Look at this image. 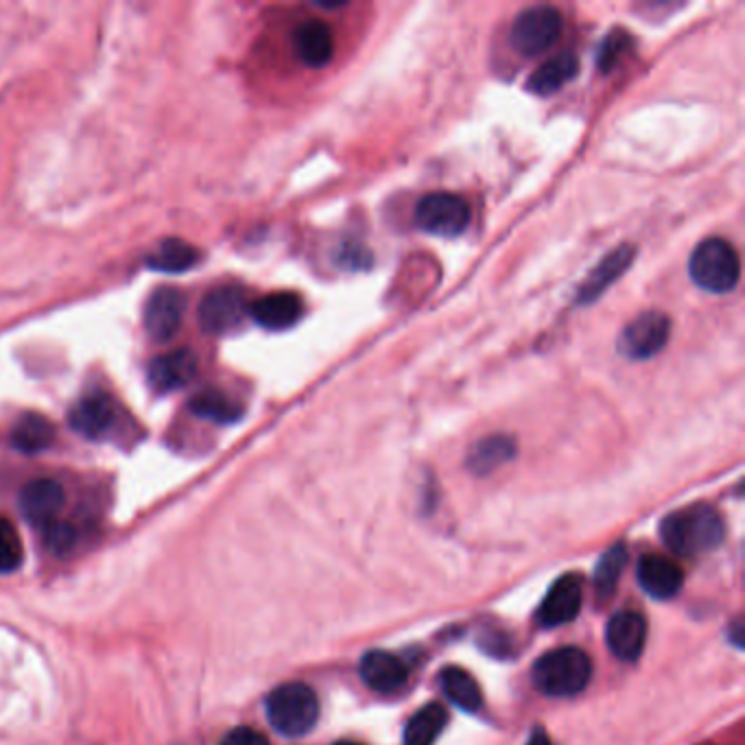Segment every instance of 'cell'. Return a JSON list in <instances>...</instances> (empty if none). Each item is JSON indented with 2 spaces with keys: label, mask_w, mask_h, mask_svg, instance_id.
I'll use <instances>...</instances> for the list:
<instances>
[{
  "label": "cell",
  "mask_w": 745,
  "mask_h": 745,
  "mask_svg": "<svg viewBox=\"0 0 745 745\" xmlns=\"http://www.w3.org/2000/svg\"><path fill=\"white\" fill-rule=\"evenodd\" d=\"M723 533L725 527L719 511L706 502L671 511L660 522L664 546L682 557H695L717 548L723 542Z\"/></svg>",
  "instance_id": "cell-1"
},
{
  "label": "cell",
  "mask_w": 745,
  "mask_h": 745,
  "mask_svg": "<svg viewBox=\"0 0 745 745\" xmlns=\"http://www.w3.org/2000/svg\"><path fill=\"white\" fill-rule=\"evenodd\" d=\"M533 684L548 697H572L581 693L592 677L590 655L579 647H559L546 651L531 669Z\"/></svg>",
  "instance_id": "cell-2"
},
{
  "label": "cell",
  "mask_w": 745,
  "mask_h": 745,
  "mask_svg": "<svg viewBox=\"0 0 745 745\" xmlns=\"http://www.w3.org/2000/svg\"><path fill=\"white\" fill-rule=\"evenodd\" d=\"M264 710L275 732L297 738L315 728L319 719V699L310 686L301 682H286L269 693Z\"/></svg>",
  "instance_id": "cell-3"
},
{
  "label": "cell",
  "mask_w": 745,
  "mask_h": 745,
  "mask_svg": "<svg viewBox=\"0 0 745 745\" xmlns=\"http://www.w3.org/2000/svg\"><path fill=\"white\" fill-rule=\"evenodd\" d=\"M690 280L710 293H730L741 277V262L736 249L714 236L697 245L688 260Z\"/></svg>",
  "instance_id": "cell-4"
},
{
  "label": "cell",
  "mask_w": 745,
  "mask_h": 745,
  "mask_svg": "<svg viewBox=\"0 0 745 745\" xmlns=\"http://www.w3.org/2000/svg\"><path fill=\"white\" fill-rule=\"evenodd\" d=\"M561 13L548 4L529 7L516 15L509 28V44L522 57L546 52L561 35Z\"/></svg>",
  "instance_id": "cell-5"
},
{
  "label": "cell",
  "mask_w": 745,
  "mask_h": 745,
  "mask_svg": "<svg viewBox=\"0 0 745 745\" xmlns=\"http://www.w3.org/2000/svg\"><path fill=\"white\" fill-rule=\"evenodd\" d=\"M415 225L426 234L454 238L470 225V205L454 192L424 194L415 205Z\"/></svg>",
  "instance_id": "cell-6"
},
{
  "label": "cell",
  "mask_w": 745,
  "mask_h": 745,
  "mask_svg": "<svg viewBox=\"0 0 745 745\" xmlns=\"http://www.w3.org/2000/svg\"><path fill=\"white\" fill-rule=\"evenodd\" d=\"M249 315L247 295L236 284H221L205 293L199 304L197 317L205 334H229Z\"/></svg>",
  "instance_id": "cell-7"
},
{
  "label": "cell",
  "mask_w": 745,
  "mask_h": 745,
  "mask_svg": "<svg viewBox=\"0 0 745 745\" xmlns=\"http://www.w3.org/2000/svg\"><path fill=\"white\" fill-rule=\"evenodd\" d=\"M671 336V319L664 312H642L631 319L620 336H618V352L631 360H647L655 356Z\"/></svg>",
  "instance_id": "cell-8"
},
{
  "label": "cell",
  "mask_w": 745,
  "mask_h": 745,
  "mask_svg": "<svg viewBox=\"0 0 745 745\" xmlns=\"http://www.w3.org/2000/svg\"><path fill=\"white\" fill-rule=\"evenodd\" d=\"M186 312V297L175 286H159L151 293L144 306V330L146 334L157 341H170L181 326Z\"/></svg>",
  "instance_id": "cell-9"
},
{
  "label": "cell",
  "mask_w": 745,
  "mask_h": 745,
  "mask_svg": "<svg viewBox=\"0 0 745 745\" xmlns=\"http://www.w3.org/2000/svg\"><path fill=\"white\" fill-rule=\"evenodd\" d=\"M583 601V583L577 575L559 577L542 599L535 620L540 627L553 629L575 620Z\"/></svg>",
  "instance_id": "cell-10"
},
{
  "label": "cell",
  "mask_w": 745,
  "mask_h": 745,
  "mask_svg": "<svg viewBox=\"0 0 745 745\" xmlns=\"http://www.w3.org/2000/svg\"><path fill=\"white\" fill-rule=\"evenodd\" d=\"M20 511L35 527H48L66 505V492L55 478H33L20 492Z\"/></svg>",
  "instance_id": "cell-11"
},
{
  "label": "cell",
  "mask_w": 745,
  "mask_h": 745,
  "mask_svg": "<svg viewBox=\"0 0 745 745\" xmlns=\"http://www.w3.org/2000/svg\"><path fill=\"white\" fill-rule=\"evenodd\" d=\"M197 356L188 347H179L153 356L146 365V380L157 393H170L186 387L197 376Z\"/></svg>",
  "instance_id": "cell-12"
},
{
  "label": "cell",
  "mask_w": 745,
  "mask_h": 745,
  "mask_svg": "<svg viewBox=\"0 0 745 745\" xmlns=\"http://www.w3.org/2000/svg\"><path fill=\"white\" fill-rule=\"evenodd\" d=\"M114 419H116L114 402L100 391L79 398L68 411L70 428L85 439L105 437L114 426Z\"/></svg>",
  "instance_id": "cell-13"
},
{
  "label": "cell",
  "mask_w": 745,
  "mask_h": 745,
  "mask_svg": "<svg viewBox=\"0 0 745 745\" xmlns=\"http://www.w3.org/2000/svg\"><path fill=\"white\" fill-rule=\"evenodd\" d=\"M647 640V620L634 610L616 612L605 627V642L610 651L625 662L640 658Z\"/></svg>",
  "instance_id": "cell-14"
},
{
  "label": "cell",
  "mask_w": 745,
  "mask_h": 745,
  "mask_svg": "<svg viewBox=\"0 0 745 745\" xmlns=\"http://www.w3.org/2000/svg\"><path fill=\"white\" fill-rule=\"evenodd\" d=\"M638 583L640 588L660 601L673 599L682 586H684V572L682 568L666 555L660 553H647L638 561Z\"/></svg>",
  "instance_id": "cell-15"
},
{
  "label": "cell",
  "mask_w": 745,
  "mask_h": 745,
  "mask_svg": "<svg viewBox=\"0 0 745 745\" xmlns=\"http://www.w3.org/2000/svg\"><path fill=\"white\" fill-rule=\"evenodd\" d=\"M249 315L260 328L280 332L293 328L301 319L304 301L297 293L277 291L249 304Z\"/></svg>",
  "instance_id": "cell-16"
},
{
  "label": "cell",
  "mask_w": 745,
  "mask_h": 745,
  "mask_svg": "<svg viewBox=\"0 0 745 745\" xmlns=\"http://www.w3.org/2000/svg\"><path fill=\"white\" fill-rule=\"evenodd\" d=\"M358 675L376 693H395L406 684L409 666L389 651H367L360 658Z\"/></svg>",
  "instance_id": "cell-17"
},
{
  "label": "cell",
  "mask_w": 745,
  "mask_h": 745,
  "mask_svg": "<svg viewBox=\"0 0 745 745\" xmlns=\"http://www.w3.org/2000/svg\"><path fill=\"white\" fill-rule=\"evenodd\" d=\"M293 50L308 68H323L334 55V35L323 20H304L293 31Z\"/></svg>",
  "instance_id": "cell-18"
},
{
  "label": "cell",
  "mask_w": 745,
  "mask_h": 745,
  "mask_svg": "<svg viewBox=\"0 0 745 745\" xmlns=\"http://www.w3.org/2000/svg\"><path fill=\"white\" fill-rule=\"evenodd\" d=\"M636 256V247L631 245H618L614 251H610L581 282L577 291V304H592L599 299L631 264Z\"/></svg>",
  "instance_id": "cell-19"
},
{
  "label": "cell",
  "mask_w": 745,
  "mask_h": 745,
  "mask_svg": "<svg viewBox=\"0 0 745 745\" xmlns=\"http://www.w3.org/2000/svg\"><path fill=\"white\" fill-rule=\"evenodd\" d=\"M579 72V57L575 52H559L546 59L527 81V90L537 96H546L557 92L561 85L572 81Z\"/></svg>",
  "instance_id": "cell-20"
},
{
  "label": "cell",
  "mask_w": 745,
  "mask_h": 745,
  "mask_svg": "<svg viewBox=\"0 0 745 745\" xmlns=\"http://www.w3.org/2000/svg\"><path fill=\"white\" fill-rule=\"evenodd\" d=\"M9 439L15 450L24 454H37L50 448V444L55 441V428L44 415L28 411L15 419Z\"/></svg>",
  "instance_id": "cell-21"
},
{
  "label": "cell",
  "mask_w": 745,
  "mask_h": 745,
  "mask_svg": "<svg viewBox=\"0 0 745 745\" xmlns=\"http://www.w3.org/2000/svg\"><path fill=\"white\" fill-rule=\"evenodd\" d=\"M513 454L516 441L509 435H489L472 446V450L468 452V468L474 474H489L511 461Z\"/></svg>",
  "instance_id": "cell-22"
},
{
  "label": "cell",
  "mask_w": 745,
  "mask_h": 745,
  "mask_svg": "<svg viewBox=\"0 0 745 745\" xmlns=\"http://www.w3.org/2000/svg\"><path fill=\"white\" fill-rule=\"evenodd\" d=\"M439 686L450 703H454L459 710L476 712L483 703V693L478 682L461 666H446L439 673Z\"/></svg>",
  "instance_id": "cell-23"
},
{
  "label": "cell",
  "mask_w": 745,
  "mask_h": 745,
  "mask_svg": "<svg viewBox=\"0 0 745 745\" xmlns=\"http://www.w3.org/2000/svg\"><path fill=\"white\" fill-rule=\"evenodd\" d=\"M194 262H197V249L181 238L159 240L157 247L144 258V264L149 269H155L162 273H181L190 269Z\"/></svg>",
  "instance_id": "cell-24"
},
{
  "label": "cell",
  "mask_w": 745,
  "mask_h": 745,
  "mask_svg": "<svg viewBox=\"0 0 745 745\" xmlns=\"http://www.w3.org/2000/svg\"><path fill=\"white\" fill-rule=\"evenodd\" d=\"M448 712L439 703L422 706L404 728V745H435L444 732Z\"/></svg>",
  "instance_id": "cell-25"
},
{
  "label": "cell",
  "mask_w": 745,
  "mask_h": 745,
  "mask_svg": "<svg viewBox=\"0 0 745 745\" xmlns=\"http://www.w3.org/2000/svg\"><path fill=\"white\" fill-rule=\"evenodd\" d=\"M190 411L199 417H205L218 424H234L243 417V406L218 389H203L197 395H192Z\"/></svg>",
  "instance_id": "cell-26"
},
{
  "label": "cell",
  "mask_w": 745,
  "mask_h": 745,
  "mask_svg": "<svg viewBox=\"0 0 745 745\" xmlns=\"http://www.w3.org/2000/svg\"><path fill=\"white\" fill-rule=\"evenodd\" d=\"M625 561H627L625 544L610 546L601 555V559L596 561V568H594V592H596V596L601 601L612 596V592L616 590V583H618V577H620V572L625 568Z\"/></svg>",
  "instance_id": "cell-27"
},
{
  "label": "cell",
  "mask_w": 745,
  "mask_h": 745,
  "mask_svg": "<svg viewBox=\"0 0 745 745\" xmlns=\"http://www.w3.org/2000/svg\"><path fill=\"white\" fill-rule=\"evenodd\" d=\"M22 564V542L13 522L0 516V572H13Z\"/></svg>",
  "instance_id": "cell-28"
},
{
  "label": "cell",
  "mask_w": 745,
  "mask_h": 745,
  "mask_svg": "<svg viewBox=\"0 0 745 745\" xmlns=\"http://www.w3.org/2000/svg\"><path fill=\"white\" fill-rule=\"evenodd\" d=\"M629 46H631V37H629L627 31H620V28L610 31L605 35V39L601 42V46H599L596 68L601 72H610L620 61V57L627 52Z\"/></svg>",
  "instance_id": "cell-29"
},
{
  "label": "cell",
  "mask_w": 745,
  "mask_h": 745,
  "mask_svg": "<svg viewBox=\"0 0 745 745\" xmlns=\"http://www.w3.org/2000/svg\"><path fill=\"white\" fill-rule=\"evenodd\" d=\"M44 531V542L50 548V553L55 555H66L72 551L74 542H76V531L72 524L55 520L48 527L42 529Z\"/></svg>",
  "instance_id": "cell-30"
},
{
  "label": "cell",
  "mask_w": 745,
  "mask_h": 745,
  "mask_svg": "<svg viewBox=\"0 0 745 745\" xmlns=\"http://www.w3.org/2000/svg\"><path fill=\"white\" fill-rule=\"evenodd\" d=\"M336 264L343 267V269H352V271H358V269H367L371 264V253L365 245H358V243H343L334 256Z\"/></svg>",
  "instance_id": "cell-31"
},
{
  "label": "cell",
  "mask_w": 745,
  "mask_h": 745,
  "mask_svg": "<svg viewBox=\"0 0 745 745\" xmlns=\"http://www.w3.org/2000/svg\"><path fill=\"white\" fill-rule=\"evenodd\" d=\"M221 745H269V741L264 738L262 732H258L249 725H238L223 736Z\"/></svg>",
  "instance_id": "cell-32"
},
{
  "label": "cell",
  "mask_w": 745,
  "mask_h": 745,
  "mask_svg": "<svg viewBox=\"0 0 745 745\" xmlns=\"http://www.w3.org/2000/svg\"><path fill=\"white\" fill-rule=\"evenodd\" d=\"M527 745H553V743H551L548 734H546L542 728H535V730L531 732V736H529Z\"/></svg>",
  "instance_id": "cell-33"
},
{
  "label": "cell",
  "mask_w": 745,
  "mask_h": 745,
  "mask_svg": "<svg viewBox=\"0 0 745 745\" xmlns=\"http://www.w3.org/2000/svg\"><path fill=\"white\" fill-rule=\"evenodd\" d=\"M334 745H363V743H356V741H336Z\"/></svg>",
  "instance_id": "cell-34"
}]
</instances>
